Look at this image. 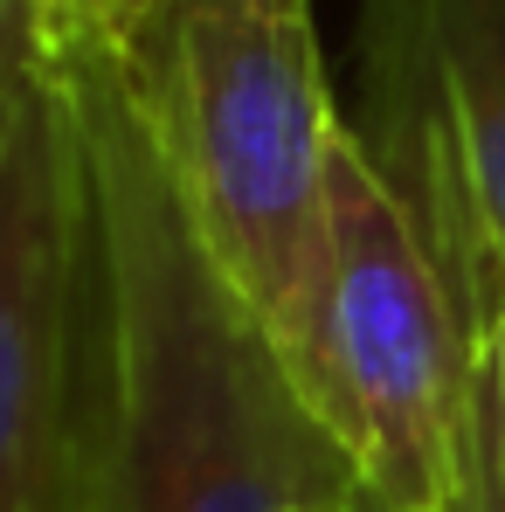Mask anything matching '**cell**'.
I'll use <instances>...</instances> for the list:
<instances>
[{
    "mask_svg": "<svg viewBox=\"0 0 505 512\" xmlns=\"http://www.w3.org/2000/svg\"><path fill=\"white\" fill-rule=\"evenodd\" d=\"M56 42L90 180L70 512H312L346 499V450L180 215L125 49Z\"/></svg>",
    "mask_w": 505,
    "mask_h": 512,
    "instance_id": "1",
    "label": "cell"
},
{
    "mask_svg": "<svg viewBox=\"0 0 505 512\" xmlns=\"http://www.w3.org/2000/svg\"><path fill=\"white\" fill-rule=\"evenodd\" d=\"M125 63L194 243L333 429V153L346 118L312 14L173 0Z\"/></svg>",
    "mask_w": 505,
    "mask_h": 512,
    "instance_id": "2",
    "label": "cell"
},
{
    "mask_svg": "<svg viewBox=\"0 0 505 512\" xmlns=\"http://www.w3.org/2000/svg\"><path fill=\"white\" fill-rule=\"evenodd\" d=\"M84 118L49 84L0 132V512H70L84 402Z\"/></svg>",
    "mask_w": 505,
    "mask_h": 512,
    "instance_id": "3",
    "label": "cell"
},
{
    "mask_svg": "<svg viewBox=\"0 0 505 512\" xmlns=\"http://www.w3.org/2000/svg\"><path fill=\"white\" fill-rule=\"evenodd\" d=\"M360 21L402 35L422 63V84L505 270V0H360Z\"/></svg>",
    "mask_w": 505,
    "mask_h": 512,
    "instance_id": "4",
    "label": "cell"
},
{
    "mask_svg": "<svg viewBox=\"0 0 505 512\" xmlns=\"http://www.w3.org/2000/svg\"><path fill=\"white\" fill-rule=\"evenodd\" d=\"M173 0H49V21L56 35H90V42H111V49H139L160 14Z\"/></svg>",
    "mask_w": 505,
    "mask_h": 512,
    "instance_id": "5",
    "label": "cell"
},
{
    "mask_svg": "<svg viewBox=\"0 0 505 512\" xmlns=\"http://www.w3.org/2000/svg\"><path fill=\"white\" fill-rule=\"evenodd\" d=\"M485 360H492V395H499V409H505V284H499V298H492V312H485Z\"/></svg>",
    "mask_w": 505,
    "mask_h": 512,
    "instance_id": "6",
    "label": "cell"
},
{
    "mask_svg": "<svg viewBox=\"0 0 505 512\" xmlns=\"http://www.w3.org/2000/svg\"><path fill=\"white\" fill-rule=\"evenodd\" d=\"M263 7H277V14H312V0H263Z\"/></svg>",
    "mask_w": 505,
    "mask_h": 512,
    "instance_id": "7",
    "label": "cell"
},
{
    "mask_svg": "<svg viewBox=\"0 0 505 512\" xmlns=\"http://www.w3.org/2000/svg\"><path fill=\"white\" fill-rule=\"evenodd\" d=\"M346 499H353V492H346ZM346 499H326V506H312V512H346Z\"/></svg>",
    "mask_w": 505,
    "mask_h": 512,
    "instance_id": "8",
    "label": "cell"
},
{
    "mask_svg": "<svg viewBox=\"0 0 505 512\" xmlns=\"http://www.w3.org/2000/svg\"><path fill=\"white\" fill-rule=\"evenodd\" d=\"M346 512H374V506H367V499H360V492H353V499H346Z\"/></svg>",
    "mask_w": 505,
    "mask_h": 512,
    "instance_id": "9",
    "label": "cell"
}]
</instances>
